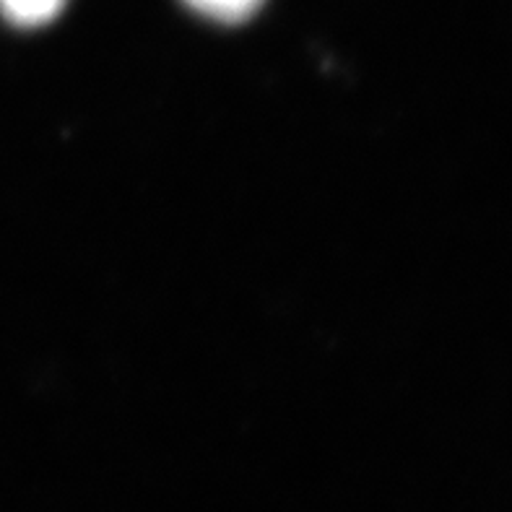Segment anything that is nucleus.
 I'll list each match as a JSON object with an SVG mask.
<instances>
[{
  "label": "nucleus",
  "instance_id": "f257e3e1",
  "mask_svg": "<svg viewBox=\"0 0 512 512\" xmlns=\"http://www.w3.org/2000/svg\"><path fill=\"white\" fill-rule=\"evenodd\" d=\"M65 0H0V11L19 26H39L60 13Z\"/></svg>",
  "mask_w": 512,
  "mask_h": 512
},
{
  "label": "nucleus",
  "instance_id": "f03ea898",
  "mask_svg": "<svg viewBox=\"0 0 512 512\" xmlns=\"http://www.w3.org/2000/svg\"><path fill=\"white\" fill-rule=\"evenodd\" d=\"M185 3L206 19L221 21V24H240L263 6V0H185Z\"/></svg>",
  "mask_w": 512,
  "mask_h": 512
}]
</instances>
